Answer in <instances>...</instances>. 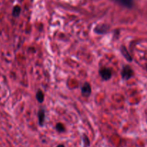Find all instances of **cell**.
I'll use <instances>...</instances> for the list:
<instances>
[{
    "mask_svg": "<svg viewBox=\"0 0 147 147\" xmlns=\"http://www.w3.org/2000/svg\"><path fill=\"white\" fill-rule=\"evenodd\" d=\"M121 75V77L123 80H128L134 76V72L133 69L131 68V67L130 65H126L122 68Z\"/></svg>",
    "mask_w": 147,
    "mask_h": 147,
    "instance_id": "1",
    "label": "cell"
},
{
    "mask_svg": "<svg viewBox=\"0 0 147 147\" xmlns=\"http://www.w3.org/2000/svg\"><path fill=\"white\" fill-rule=\"evenodd\" d=\"M98 73L102 80L104 81L110 80L112 77L111 69L107 67H100L98 70Z\"/></svg>",
    "mask_w": 147,
    "mask_h": 147,
    "instance_id": "2",
    "label": "cell"
},
{
    "mask_svg": "<svg viewBox=\"0 0 147 147\" xmlns=\"http://www.w3.org/2000/svg\"><path fill=\"white\" fill-rule=\"evenodd\" d=\"M110 26L107 24H100L95 27L94 32L98 34H105L109 32Z\"/></svg>",
    "mask_w": 147,
    "mask_h": 147,
    "instance_id": "3",
    "label": "cell"
},
{
    "mask_svg": "<svg viewBox=\"0 0 147 147\" xmlns=\"http://www.w3.org/2000/svg\"><path fill=\"white\" fill-rule=\"evenodd\" d=\"M81 94L83 97L88 98L91 94V86L89 83L86 82L81 88Z\"/></svg>",
    "mask_w": 147,
    "mask_h": 147,
    "instance_id": "4",
    "label": "cell"
},
{
    "mask_svg": "<svg viewBox=\"0 0 147 147\" xmlns=\"http://www.w3.org/2000/svg\"><path fill=\"white\" fill-rule=\"evenodd\" d=\"M120 52H121V53L122 55L123 56V57H124V58L126 59L128 62L133 61V58H132L131 55V54L129 53V50H127V48L126 47V46L123 45H121Z\"/></svg>",
    "mask_w": 147,
    "mask_h": 147,
    "instance_id": "5",
    "label": "cell"
},
{
    "mask_svg": "<svg viewBox=\"0 0 147 147\" xmlns=\"http://www.w3.org/2000/svg\"><path fill=\"white\" fill-rule=\"evenodd\" d=\"M115 1L119 5L128 9H131L134 5V0H115Z\"/></svg>",
    "mask_w": 147,
    "mask_h": 147,
    "instance_id": "6",
    "label": "cell"
},
{
    "mask_svg": "<svg viewBox=\"0 0 147 147\" xmlns=\"http://www.w3.org/2000/svg\"><path fill=\"white\" fill-rule=\"evenodd\" d=\"M37 117H38V124L39 126L42 127L44 126L45 121V111L44 109H40L38 111L37 113Z\"/></svg>",
    "mask_w": 147,
    "mask_h": 147,
    "instance_id": "7",
    "label": "cell"
},
{
    "mask_svg": "<svg viewBox=\"0 0 147 147\" xmlns=\"http://www.w3.org/2000/svg\"><path fill=\"white\" fill-rule=\"evenodd\" d=\"M36 99H37V100L40 103H43V101H44L45 96L44 93H43V92L41 90H37V93H36Z\"/></svg>",
    "mask_w": 147,
    "mask_h": 147,
    "instance_id": "8",
    "label": "cell"
},
{
    "mask_svg": "<svg viewBox=\"0 0 147 147\" xmlns=\"http://www.w3.org/2000/svg\"><path fill=\"white\" fill-rule=\"evenodd\" d=\"M21 11L22 9L20 6H14L12 9V13L11 14H12V16L14 17H19V16L21 14Z\"/></svg>",
    "mask_w": 147,
    "mask_h": 147,
    "instance_id": "9",
    "label": "cell"
},
{
    "mask_svg": "<svg viewBox=\"0 0 147 147\" xmlns=\"http://www.w3.org/2000/svg\"><path fill=\"white\" fill-rule=\"evenodd\" d=\"M55 129L58 133H63L65 131V128L63 123H57L55 126Z\"/></svg>",
    "mask_w": 147,
    "mask_h": 147,
    "instance_id": "10",
    "label": "cell"
},
{
    "mask_svg": "<svg viewBox=\"0 0 147 147\" xmlns=\"http://www.w3.org/2000/svg\"><path fill=\"white\" fill-rule=\"evenodd\" d=\"M82 140H83V144H84L85 147H89L90 146V142L89 138L86 136V134L83 135V137H82Z\"/></svg>",
    "mask_w": 147,
    "mask_h": 147,
    "instance_id": "11",
    "label": "cell"
},
{
    "mask_svg": "<svg viewBox=\"0 0 147 147\" xmlns=\"http://www.w3.org/2000/svg\"><path fill=\"white\" fill-rule=\"evenodd\" d=\"M56 147H65L64 144H58Z\"/></svg>",
    "mask_w": 147,
    "mask_h": 147,
    "instance_id": "12",
    "label": "cell"
},
{
    "mask_svg": "<svg viewBox=\"0 0 147 147\" xmlns=\"http://www.w3.org/2000/svg\"><path fill=\"white\" fill-rule=\"evenodd\" d=\"M146 71H147V65H146Z\"/></svg>",
    "mask_w": 147,
    "mask_h": 147,
    "instance_id": "13",
    "label": "cell"
}]
</instances>
